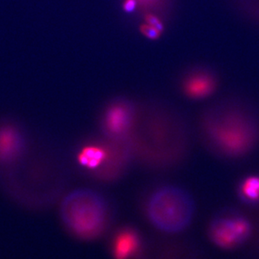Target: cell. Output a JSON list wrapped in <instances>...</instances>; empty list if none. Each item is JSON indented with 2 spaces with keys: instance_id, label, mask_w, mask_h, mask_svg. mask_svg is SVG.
I'll use <instances>...</instances> for the list:
<instances>
[{
  "instance_id": "1",
  "label": "cell",
  "mask_w": 259,
  "mask_h": 259,
  "mask_svg": "<svg viewBox=\"0 0 259 259\" xmlns=\"http://www.w3.org/2000/svg\"><path fill=\"white\" fill-rule=\"evenodd\" d=\"M127 141L133 159L157 169L177 165L189 148V134L182 116L159 102L137 104V118Z\"/></svg>"
},
{
  "instance_id": "4",
  "label": "cell",
  "mask_w": 259,
  "mask_h": 259,
  "mask_svg": "<svg viewBox=\"0 0 259 259\" xmlns=\"http://www.w3.org/2000/svg\"><path fill=\"white\" fill-rule=\"evenodd\" d=\"M195 202L190 193L175 185H164L150 195L145 212L150 224L166 234L183 232L192 223Z\"/></svg>"
},
{
  "instance_id": "12",
  "label": "cell",
  "mask_w": 259,
  "mask_h": 259,
  "mask_svg": "<svg viewBox=\"0 0 259 259\" xmlns=\"http://www.w3.org/2000/svg\"><path fill=\"white\" fill-rule=\"evenodd\" d=\"M237 196L241 201L250 206L259 204V176L248 175L243 178L237 185Z\"/></svg>"
},
{
  "instance_id": "3",
  "label": "cell",
  "mask_w": 259,
  "mask_h": 259,
  "mask_svg": "<svg viewBox=\"0 0 259 259\" xmlns=\"http://www.w3.org/2000/svg\"><path fill=\"white\" fill-rule=\"evenodd\" d=\"M65 227L82 240H95L107 229L110 206L102 194L90 189H77L65 196L60 207Z\"/></svg>"
},
{
  "instance_id": "13",
  "label": "cell",
  "mask_w": 259,
  "mask_h": 259,
  "mask_svg": "<svg viewBox=\"0 0 259 259\" xmlns=\"http://www.w3.org/2000/svg\"><path fill=\"white\" fill-rule=\"evenodd\" d=\"M141 30L145 35H147V37L150 39H157L161 34V30H158L157 28L153 27L152 25H142L141 26Z\"/></svg>"
},
{
  "instance_id": "11",
  "label": "cell",
  "mask_w": 259,
  "mask_h": 259,
  "mask_svg": "<svg viewBox=\"0 0 259 259\" xmlns=\"http://www.w3.org/2000/svg\"><path fill=\"white\" fill-rule=\"evenodd\" d=\"M22 148V136L17 130L10 126L0 128V159H12Z\"/></svg>"
},
{
  "instance_id": "14",
  "label": "cell",
  "mask_w": 259,
  "mask_h": 259,
  "mask_svg": "<svg viewBox=\"0 0 259 259\" xmlns=\"http://www.w3.org/2000/svg\"><path fill=\"white\" fill-rule=\"evenodd\" d=\"M138 8L137 0H124L123 2V9L126 13L134 12Z\"/></svg>"
},
{
  "instance_id": "6",
  "label": "cell",
  "mask_w": 259,
  "mask_h": 259,
  "mask_svg": "<svg viewBox=\"0 0 259 259\" xmlns=\"http://www.w3.org/2000/svg\"><path fill=\"white\" fill-rule=\"evenodd\" d=\"M137 103L117 98L105 107L100 120L103 137L113 141H125L137 118Z\"/></svg>"
},
{
  "instance_id": "10",
  "label": "cell",
  "mask_w": 259,
  "mask_h": 259,
  "mask_svg": "<svg viewBox=\"0 0 259 259\" xmlns=\"http://www.w3.org/2000/svg\"><path fill=\"white\" fill-rule=\"evenodd\" d=\"M106 157L105 141L102 140L95 142H90L85 145L77 153V162L83 169L87 170L90 175H93L100 168Z\"/></svg>"
},
{
  "instance_id": "2",
  "label": "cell",
  "mask_w": 259,
  "mask_h": 259,
  "mask_svg": "<svg viewBox=\"0 0 259 259\" xmlns=\"http://www.w3.org/2000/svg\"><path fill=\"white\" fill-rule=\"evenodd\" d=\"M202 135L218 156L240 158L249 154L259 142V120L236 102H222L207 109L200 120Z\"/></svg>"
},
{
  "instance_id": "7",
  "label": "cell",
  "mask_w": 259,
  "mask_h": 259,
  "mask_svg": "<svg viewBox=\"0 0 259 259\" xmlns=\"http://www.w3.org/2000/svg\"><path fill=\"white\" fill-rule=\"evenodd\" d=\"M106 157L100 168L91 176L103 182H112L121 177L133 161L127 140L113 141L105 138Z\"/></svg>"
},
{
  "instance_id": "9",
  "label": "cell",
  "mask_w": 259,
  "mask_h": 259,
  "mask_svg": "<svg viewBox=\"0 0 259 259\" xmlns=\"http://www.w3.org/2000/svg\"><path fill=\"white\" fill-rule=\"evenodd\" d=\"M142 247V237L137 230L124 227L113 237L110 250L115 259H132L137 257Z\"/></svg>"
},
{
  "instance_id": "8",
  "label": "cell",
  "mask_w": 259,
  "mask_h": 259,
  "mask_svg": "<svg viewBox=\"0 0 259 259\" xmlns=\"http://www.w3.org/2000/svg\"><path fill=\"white\" fill-rule=\"evenodd\" d=\"M217 76L210 68L198 67L188 71L181 81L183 94L190 100H204L217 89Z\"/></svg>"
},
{
  "instance_id": "15",
  "label": "cell",
  "mask_w": 259,
  "mask_h": 259,
  "mask_svg": "<svg viewBox=\"0 0 259 259\" xmlns=\"http://www.w3.org/2000/svg\"><path fill=\"white\" fill-rule=\"evenodd\" d=\"M253 227H254V229H253L252 237H255V243L257 245V247H259V221L257 222L256 227H254V225H253Z\"/></svg>"
},
{
  "instance_id": "5",
  "label": "cell",
  "mask_w": 259,
  "mask_h": 259,
  "mask_svg": "<svg viewBox=\"0 0 259 259\" xmlns=\"http://www.w3.org/2000/svg\"><path fill=\"white\" fill-rule=\"evenodd\" d=\"M253 224L242 212L229 209L211 220L208 236L213 244L223 250H233L248 242L253 234Z\"/></svg>"
}]
</instances>
